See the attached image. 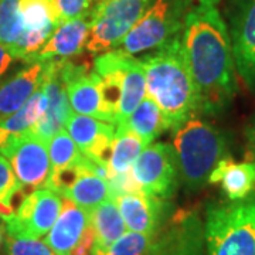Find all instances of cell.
I'll return each mask as SVG.
<instances>
[{"mask_svg":"<svg viewBox=\"0 0 255 255\" xmlns=\"http://www.w3.org/2000/svg\"><path fill=\"white\" fill-rule=\"evenodd\" d=\"M24 30L18 0H0V43L11 51Z\"/></svg>","mask_w":255,"mask_h":255,"instance_id":"cell-27","label":"cell"},{"mask_svg":"<svg viewBox=\"0 0 255 255\" xmlns=\"http://www.w3.org/2000/svg\"><path fill=\"white\" fill-rule=\"evenodd\" d=\"M46 95L40 88L14 114L4 118L0 117V155H7L18 139L31 130L37 119L46 110Z\"/></svg>","mask_w":255,"mask_h":255,"instance_id":"cell-20","label":"cell"},{"mask_svg":"<svg viewBox=\"0 0 255 255\" xmlns=\"http://www.w3.org/2000/svg\"><path fill=\"white\" fill-rule=\"evenodd\" d=\"M209 183H221L230 201L243 200L255 191V160L234 162L226 156L210 173Z\"/></svg>","mask_w":255,"mask_h":255,"instance_id":"cell-19","label":"cell"},{"mask_svg":"<svg viewBox=\"0 0 255 255\" xmlns=\"http://www.w3.org/2000/svg\"><path fill=\"white\" fill-rule=\"evenodd\" d=\"M183 7V0H155L115 50L135 57L163 47L182 30Z\"/></svg>","mask_w":255,"mask_h":255,"instance_id":"cell-5","label":"cell"},{"mask_svg":"<svg viewBox=\"0 0 255 255\" xmlns=\"http://www.w3.org/2000/svg\"><path fill=\"white\" fill-rule=\"evenodd\" d=\"M247 143H248V157L251 160H255V122L247 130Z\"/></svg>","mask_w":255,"mask_h":255,"instance_id":"cell-34","label":"cell"},{"mask_svg":"<svg viewBox=\"0 0 255 255\" xmlns=\"http://www.w3.org/2000/svg\"><path fill=\"white\" fill-rule=\"evenodd\" d=\"M153 238L155 236L129 231L101 255H145L152 246Z\"/></svg>","mask_w":255,"mask_h":255,"instance_id":"cell-29","label":"cell"},{"mask_svg":"<svg viewBox=\"0 0 255 255\" xmlns=\"http://www.w3.org/2000/svg\"><path fill=\"white\" fill-rule=\"evenodd\" d=\"M145 255H206L203 223L194 213L179 211L156 233Z\"/></svg>","mask_w":255,"mask_h":255,"instance_id":"cell-12","label":"cell"},{"mask_svg":"<svg viewBox=\"0 0 255 255\" xmlns=\"http://www.w3.org/2000/svg\"><path fill=\"white\" fill-rule=\"evenodd\" d=\"M146 78V95L163 114L167 129L176 130L196 112L199 98L180 46V33L155 53L139 58Z\"/></svg>","mask_w":255,"mask_h":255,"instance_id":"cell-2","label":"cell"},{"mask_svg":"<svg viewBox=\"0 0 255 255\" xmlns=\"http://www.w3.org/2000/svg\"><path fill=\"white\" fill-rule=\"evenodd\" d=\"M63 78L74 114L87 115L115 125L117 115L104 98L100 77L84 63L63 60Z\"/></svg>","mask_w":255,"mask_h":255,"instance_id":"cell-7","label":"cell"},{"mask_svg":"<svg viewBox=\"0 0 255 255\" xmlns=\"http://www.w3.org/2000/svg\"><path fill=\"white\" fill-rule=\"evenodd\" d=\"M133 177L145 194L167 200L177 184V160L173 146L150 143L142 150L132 167Z\"/></svg>","mask_w":255,"mask_h":255,"instance_id":"cell-9","label":"cell"},{"mask_svg":"<svg viewBox=\"0 0 255 255\" xmlns=\"http://www.w3.org/2000/svg\"><path fill=\"white\" fill-rule=\"evenodd\" d=\"M4 243V228L0 226V247Z\"/></svg>","mask_w":255,"mask_h":255,"instance_id":"cell-36","label":"cell"},{"mask_svg":"<svg viewBox=\"0 0 255 255\" xmlns=\"http://www.w3.org/2000/svg\"><path fill=\"white\" fill-rule=\"evenodd\" d=\"M13 60H14V57H13L11 51L9 50V47L3 46L0 43V78L7 73L10 65L13 64Z\"/></svg>","mask_w":255,"mask_h":255,"instance_id":"cell-33","label":"cell"},{"mask_svg":"<svg viewBox=\"0 0 255 255\" xmlns=\"http://www.w3.org/2000/svg\"><path fill=\"white\" fill-rule=\"evenodd\" d=\"M65 130L85 157L92 162L110 166L114 137L117 132L115 125L73 112L65 124Z\"/></svg>","mask_w":255,"mask_h":255,"instance_id":"cell-14","label":"cell"},{"mask_svg":"<svg viewBox=\"0 0 255 255\" xmlns=\"http://www.w3.org/2000/svg\"><path fill=\"white\" fill-rule=\"evenodd\" d=\"M7 255H55L44 241L33 238H11L6 240Z\"/></svg>","mask_w":255,"mask_h":255,"instance_id":"cell-32","label":"cell"},{"mask_svg":"<svg viewBox=\"0 0 255 255\" xmlns=\"http://www.w3.org/2000/svg\"><path fill=\"white\" fill-rule=\"evenodd\" d=\"M114 200L129 231L156 236L162 228L166 216V203L162 199L145 193H129Z\"/></svg>","mask_w":255,"mask_h":255,"instance_id":"cell-15","label":"cell"},{"mask_svg":"<svg viewBox=\"0 0 255 255\" xmlns=\"http://www.w3.org/2000/svg\"><path fill=\"white\" fill-rule=\"evenodd\" d=\"M46 61L27 63L14 75L0 82V117H9L18 111L40 88Z\"/></svg>","mask_w":255,"mask_h":255,"instance_id":"cell-18","label":"cell"},{"mask_svg":"<svg viewBox=\"0 0 255 255\" xmlns=\"http://www.w3.org/2000/svg\"><path fill=\"white\" fill-rule=\"evenodd\" d=\"M146 98V78L139 58L125 54L122 68V92L115 127L127 122L129 115Z\"/></svg>","mask_w":255,"mask_h":255,"instance_id":"cell-22","label":"cell"},{"mask_svg":"<svg viewBox=\"0 0 255 255\" xmlns=\"http://www.w3.org/2000/svg\"><path fill=\"white\" fill-rule=\"evenodd\" d=\"M180 46L197 91L199 112L221 111L234 98L237 81L228 26L217 1L199 3L184 14Z\"/></svg>","mask_w":255,"mask_h":255,"instance_id":"cell-1","label":"cell"},{"mask_svg":"<svg viewBox=\"0 0 255 255\" xmlns=\"http://www.w3.org/2000/svg\"><path fill=\"white\" fill-rule=\"evenodd\" d=\"M41 90L46 95V110L30 132L48 143L65 129V124L73 114L63 78V60H47Z\"/></svg>","mask_w":255,"mask_h":255,"instance_id":"cell-11","label":"cell"},{"mask_svg":"<svg viewBox=\"0 0 255 255\" xmlns=\"http://www.w3.org/2000/svg\"><path fill=\"white\" fill-rule=\"evenodd\" d=\"M20 13L28 31H54L60 24L50 0H18Z\"/></svg>","mask_w":255,"mask_h":255,"instance_id":"cell-26","label":"cell"},{"mask_svg":"<svg viewBox=\"0 0 255 255\" xmlns=\"http://www.w3.org/2000/svg\"><path fill=\"white\" fill-rule=\"evenodd\" d=\"M91 31V18H74L60 23L33 61L67 60L78 55L85 48Z\"/></svg>","mask_w":255,"mask_h":255,"instance_id":"cell-17","label":"cell"},{"mask_svg":"<svg viewBox=\"0 0 255 255\" xmlns=\"http://www.w3.org/2000/svg\"><path fill=\"white\" fill-rule=\"evenodd\" d=\"M90 226V211L63 199L61 211L54 226L46 234V243L55 255H71Z\"/></svg>","mask_w":255,"mask_h":255,"instance_id":"cell-16","label":"cell"},{"mask_svg":"<svg viewBox=\"0 0 255 255\" xmlns=\"http://www.w3.org/2000/svg\"><path fill=\"white\" fill-rule=\"evenodd\" d=\"M20 191H23V187L20 186L11 164L7 157L0 155V203L11 204L14 196H17Z\"/></svg>","mask_w":255,"mask_h":255,"instance_id":"cell-31","label":"cell"},{"mask_svg":"<svg viewBox=\"0 0 255 255\" xmlns=\"http://www.w3.org/2000/svg\"><path fill=\"white\" fill-rule=\"evenodd\" d=\"M4 157H7L11 164L23 190L26 187L34 190L46 187L51 172V162L47 143L43 139L28 132L18 139Z\"/></svg>","mask_w":255,"mask_h":255,"instance_id":"cell-13","label":"cell"},{"mask_svg":"<svg viewBox=\"0 0 255 255\" xmlns=\"http://www.w3.org/2000/svg\"><path fill=\"white\" fill-rule=\"evenodd\" d=\"M228 21L238 75L251 90H255V0H233Z\"/></svg>","mask_w":255,"mask_h":255,"instance_id":"cell-10","label":"cell"},{"mask_svg":"<svg viewBox=\"0 0 255 255\" xmlns=\"http://www.w3.org/2000/svg\"><path fill=\"white\" fill-rule=\"evenodd\" d=\"M14 214L13 204H6V203H0V219L3 221L9 220Z\"/></svg>","mask_w":255,"mask_h":255,"instance_id":"cell-35","label":"cell"},{"mask_svg":"<svg viewBox=\"0 0 255 255\" xmlns=\"http://www.w3.org/2000/svg\"><path fill=\"white\" fill-rule=\"evenodd\" d=\"M115 128H127L129 130L135 132L146 145H150L156 137L162 135L163 130L167 129V125L163 118V114L160 112L155 101L150 100L146 95L145 100L129 115L127 122L121 127Z\"/></svg>","mask_w":255,"mask_h":255,"instance_id":"cell-24","label":"cell"},{"mask_svg":"<svg viewBox=\"0 0 255 255\" xmlns=\"http://www.w3.org/2000/svg\"><path fill=\"white\" fill-rule=\"evenodd\" d=\"M90 224L94 228V247L91 255L105 253L117 240L127 233V224L121 216L115 200H107L90 211Z\"/></svg>","mask_w":255,"mask_h":255,"instance_id":"cell-21","label":"cell"},{"mask_svg":"<svg viewBox=\"0 0 255 255\" xmlns=\"http://www.w3.org/2000/svg\"><path fill=\"white\" fill-rule=\"evenodd\" d=\"M146 143L135 132L127 128H117L112 153L110 157V170L114 173L130 172Z\"/></svg>","mask_w":255,"mask_h":255,"instance_id":"cell-25","label":"cell"},{"mask_svg":"<svg viewBox=\"0 0 255 255\" xmlns=\"http://www.w3.org/2000/svg\"><path fill=\"white\" fill-rule=\"evenodd\" d=\"M189 1H196V3L199 4V3H206V1H219V0H189Z\"/></svg>","mask_w":255,"mask_h":255,"instance_id":"cell-37","label":"cell"},{"mask_svg":"<svg viewBox=\"0 0 255 255\" xmlns=\"http://www.w3.org/2000/svg\"><path fill=\"white\" fill-rule=\"evenodd\" d=\"M150 0H100L92 10L85 50L102 54L115 50L149 7Z\"/></svg>","mask_w":255,"mask_h":255,"instance_id":"cell-6","label":"cell"},{"mask_svg":"<svg viewBox=\"0 0 255 255\" xmlns=\"http://www.w3.org/2000/svg\"><path fill=\"white\" fill-rule=\"evenodd\" d=\"M61 206V196L50 189H38L24 196L14 214L4 221L7 236L40 240L54 226Z\"/></svg>","mask_w":255,"mask_h":255,"instance_id":"cell-8","label":"cell"},{"mask_svg":"<svg viewBox=\"0 0 255 255\" xmlns=\"http://www.w3.org/2000/svg\"><path fill=\"white\" fill-rule=\"evenodd\" d=\"M173 149L179 176L191 191L209 183L210 173L227 156V143L219 129L197 117L174 130Z\"/></svg>","mask_w":255,"mask_h":255,"instance_id":"cell-3","label":"cell"},{"mask_svg":"<svg viewBox=\"0 0 255 255\" xmlns=\"http://www.w3.org/2000/svg\"><path fill=\"white\" fill-rule=\"evenodd\" d=\"M203 228L206 255H255V193L209 206Z\"/></svg>","mask_w":255,"mask_h":255,"instance_id":"cell-4","label":"cell"},{"mask_svg":"<svg viewBox=\"0 0 255 255\" xmlns=\"http://www.w3.org/2000/svg\"><path fill=\"white\" fill-rule=\"evenodd\" d=\"M60 23L74 18L90 17L97 0H50Z\"/></svg>","mask_w":255,"mask_h":255,"instance_id":"cell-30","label":"cell"},{"mask_svg":"<svg viewBox=\"0 0 255 255\" xmlns=\"http://www.w3.org/2000/svg\"><path fill=\"white\" fill-rule=\"evenodd\" d=\"M64 199H68L82 209L91 211L104 201L111 199V189L108 182L91 172L87 166V157L84 159V167L80 176L64 191ZM112 200V199H111Z\"/></svg>","mask_w":255,"mask_h":255,"instance_id":"cell-23","label":"cell"},{"mask_svg":"<svg viewBox=\"0 0 255 255\" xmlns=\"http://www.w3.org/2000/svg\"><path fill=\"white\" fill-rule=\"evenodd\" d=\"M47 149H48V156L51 162V169H60L70 164L78 163L84 157L78 146L75 145V142L67 133L65 129L58 132L47 143Z\"/></svg>","mask_w":255,"mask_h":255,"instance_id":"cell-28","label":"cell"}]
</instances>
